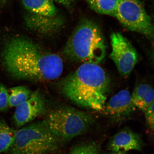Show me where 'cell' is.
Here are the masks:
<instances>
[{"label":"cell","mask_w":154,"mask_h":154,"mask_svg":"<svg viewBox=\"0 0 154 154\" xmlns=\"http://www.w3.org/2000/svg\"><path fill=\"white\" fill-rule=\"evenodd\" d=\"M114 17L127 29L153 38L151 18L139 0H119Z\"/></svg>","instance_id":"8992f818"},{"label":"cell","mask_w":154,"mask_h":154,"mask_svg":"<svg viewBox=\"0 0 154 154\" xmlns=\"http://www.w3.org/2000/svg\"><path fill=\"white\" fill-rule=\"evenodd\" d=\"M145 113L146 122L152 129L154 126V102L144 112Z\"/></svg>","instance_id":"ac0fdd59"},{"label":"cell","mask_w":154,"mask_h":154,"mask_svg":"<svg viewBox=\"0 0 154 154\" xmlns=\"http://www.w3.org/2000/svg\"><path fill=\"white\" fill-rule=\"evenodd\" d=\"M58 148V142L45 120L22 127L16 131L9 154H49Z\"/></svg>","instance_id":"5b68a950"},{"label":"cell","mask_w":154,"mask_h":154,"mask_svg":"<svg viewBox=\"0 0 154 154\" xmlns=\"http://www.w3.org/2000/svg\"><path fill=\"white\" fill-rule=\"evenodd\" d=\"M90 8L100 14L114 17L119 0H85Z\"/></svg>","instance_id":"9a60e30c"},{"label":"cell","mask_w":154,"mask_h":154,"mask_svg":"<svg viewBox=\"0 0 154 154\" xmlns=\"http://www.w3.org/2000/svg\"><path fill=\"white\" fill-rule=\"evenodd\" d=\"M112 51L109 57L123 77L129 75L138 60L137 51L127 38L119 32L110 36Z\"/></svg>","instance_id":"52a82bcc"},{"label":"cell","mask_w":154,"mask_h":154,"mask_svg":"<svg viewBox=\"0 0 154 154\" xmlns=\"http://www.w3.org/2000/svg\"><path fill=\"white\" fill-rule=\"evenodd\" d=\"M106 49L100 26L93 21L85 19L69 38L63 53L71 61L99 65L105 58Z\"/></svg>","instance_id":"3957f363"},{"label":"cell","mask_w":154,"mask_h":154,"mask_svg":"<svg viewBox=\"0 0 154 154\" xmlns=\"http://www.w3.org/2000/svg\"><path fill=\"white\" fill-rule=\"evenodd\" d=\"M8 92L7 88L0 84V111H5L9 106Z\"/></svg>","instance_id":"e0dca14e"},{"label":"cell","mask_w":154,"mask_h":154,"mask_svg":"<svg viewBox=\"0 0 154 154\" xmlns=\"http://www.w3.org/2000/svg\"><path fill=\"white\" fill-rule=\"evenodd\" d=\"M25 24L29 30L46 36L51 35L59 32L64 26L62 17H48L30 13L26 15Z\"/></svg>","instance_id":"9c48e42d"},{"label":"cell","mask_w":154,"mask_h":154,"mask_svg":"<svg viewBox=\"0 0 154 154\" xmlns=\"http://www.w3.org/2000/svg\"><path fill=\"white\" fill-rule=\"evenodd\" d=\"M85 146L86 154H99L97 146L94 143L86 144Z\"/></svg>","instance_id":"d6986e66"},{"label":"cell","mask_w":154,"mask_h":154,"mask_svg":"<svg viewBox=\"0 0 154 154\" xmlns=\"http://www.w3.org/2000/svg\"><path fill=\"white\" fill-rule=\"evenodd\" d=\"M16 131L0 119V154L8 151L14 144Z\"/></svg>","instance_id":"5bb4252c"},{"label":"cell","mask_w":154,"mask_h":154,"mask_svg":"<svg viewBox=\"0 0 154 154\" xmlns=\"http://www.w3.org/2000/svg\"><path fill=\"white\" fill-rule=\"evenodd\" d=\"M45 121L58 143H64L86 131L93 120L88 113L65 106L50 111Z\"/></svg>","instance_id":"277c9868"},{"label":"cell","mask_w":154,"mask_h":154,"mask_svg":"<svg viewBox=\"0 0 154 154\" xmlns=\"http://www.w3.org/2000/svg\"><path fill=\"white\" fill-rule=\"evenodd\" d=\"M110 86L109 77L99 65L82 63L63 79L60 90L76 105L100 111L105 105Z\"/></svg>","instance_id":"7a4b0ae2"},{"label":"cell","mask_w":154,"mask_h":154,"mask_svg":"<svg viewBox=\"0 0 154 154\" xmlns=\"http://www.w3.org/2000/svg\"><path fill=\"white\" fill-rule=\"evenodd\" d=\"M0 57L6 71L19 79L49 81L59 78L63 72V60L59 55L45 51L23 36L7 40Z\"/></svg>","instance_id":"6da1fadb"},{"label":"cell","mask_w":154,"mask_h":154,"mask_svg":"<svg viewBox=\"0 0 154 154\" xmlns=\"http://www.w3.org/2000/svg\"><path fill=\"white\" fill-rule=\"evenodd\" d=\"M47 113L45 98L37 90L32 92L27 100L17 107L13 119L16 126L22 128Z\"/></svg>","instance_id":"ba28073f"},{"label":"cell","mask_w":154,"mask_h":154,"mask_svg":"<svg viewBox=\"0 0 154 154\" xmlns=\"http://www.w3.org/2000/svg\"><path fill=\"white\" fill-rule=\"evenodd\" d=\"M136 108L131 99L130 92L123 90L111 98L103 110L106 115L117 121L129 116Z\"/></svg>","instance_id":"30bf717a"},{"label":"cell","mask_w":154,"mask_h":154,"mask_svg":"<svg viewBox=\"0 0 154 154\" xmlns=\"http://www.w3.org/2000/svg\"><path fill=\"white\" fill-rule=\"evenodd\" d=\"M117 153V154H126L124 153Z\"/></svg>","instance_id":"603a6c76"},{"label":"cell","mask_w":154,"mask_h":154,"mask_svg":"<svg viewBox=\"0 0 154 154\" xmlns=\"http://www.w3.org/2000/svg\"><path fill=\"white\" fill-rule=\"evenodd\" d=\"M8 92V105L11 107L18 106L29 98L32 92L24 86L15 87L10 88Z\"/></svg>","instance_id":"2e32d148"},{"label":"cell","mask_w":154,"mask_h":154,"mask_svg":"<svg viewBox=\"0 0 154 154\" xmlns=\"http://www.w3.org/2000/svg\"><path fill=\"white\" fill-rule=\"evenodd\" d=\"M8 0H0V8L3 7L6 3Z\"/></svg>","instance_id":"7402d4cb"},{"label":"cell","mask_w":154,"mask_h":154,"mask_svg":"<svg viewBox=\"0 0 154 154\" xmlns=\"http://www.w3.org/2000/svg\"><path fill=\"white\" fill-rule=\"evenodd\" d=\"M23 5L30 13L48 17L56 15L57 9L52 0H22Z\"/></svg>","instance_id":"4fadbf2b"},{"label":"cell","mask_w":154,"mask_h":154,"mask_svg":"<svg viewBox=\"0 0 154 154\" xmlns=\"http://www.w3.org/2000/svg\"><path fill=\"white\" fill-rule=\"evenodd\" d=\"M131 99L136 108L144 112L154 102L153 88L149 84H140L134 88Z\"/></svg>","instance_id":"7c38bea8"},{"label":"cell","mask_w":154,"mask_h":154,"mask_svg":"<svg viewBox=\"0 0 154 154\" xmlns=\"http://www.w3.org/2000/svg\"><path fill=\"white\" fill-rule=\"evenodd\" d=\"M142 147L140 136L128 130H122L115 134L108 146L109 150L116 153H124L131 150L140 151Z\"/></svg>","instance_id":"8fae6325"},{"label":"cell","mask_w":154,"mask_h":154,"mask_svg":"<svg viewBox=\"0 0 154 154\" xmlns=\"http://www.w3.org/2000/svg\"><path fill=\"white\" fill-rule=\"evenodd\" d=\"M54 1L66 7H70L72 1V0H54Z\"/></svg>","instance_id":"44dd1931"},{"label":"cell","mask_w":154,"mask_h":154,"mask_svg":"<svg viewBox=\"0 0 154 154\" xmlns=\"http://www.w3.org/2000/svg\"><path fill=\"white\" fill-rule=\"evenodd\" d=\"M71 154H86L85 145L75 146L72 149Z\"/></svg>","instance_id":"ffe728a7"}]
</instances>
